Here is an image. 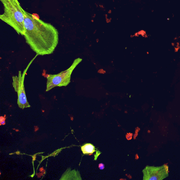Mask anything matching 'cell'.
I'll return each instance as SVG.
<instances>
[{
  "instance_id": "8992f818",
  "label": "cell",
  "mask_w": 180,
  "mask_h": 180,
  "mask_svg": "<svg viewBox=\"0 0 180 180\" xmlns=\"http://www.w3.org/2000/svg\"><path fill=\"white\" fill-rule=\"evenodd\" d=\"M79 172L76 170H67L60 180H82Z\"/></svg>"
},
{
  "instance_id": "277c9868",
  "label": "cell",
  "mask_w": 180,
  "mask_h": 180,
  "mask_svg": "<svg viewBox=\"0 0 180 180\" xmlns=\"http://www.w3.org/2000/svg\"><path fill=\"white\" fill-rule=\"evenodd\" d=\"M38 56V55H37L31 61L26 68L24 70L23 74L22 73L21 71H19L18 76H13L12 77L13 80L12 85L15 91L17 93L18 95L17 104L19 108L22 109H24L25 108L31 107L27 99L26 91L25 90L24 81L27 70H28L29 66Z\"/></svg>"
},
{
  "instance_id": "9c48e42d",
  "label": "cell",
  "mask_w": 180,
  "mask_h": 180,
  "mask_svg": "<svg viewBox=\"0 0 180 180\" xmlns=\"http://www.w3.org/2000/svg\"><path fill=\"white\" fill-rule=\"evenodd\" d=\"M98 167L100 170H103L105 168V166L103 164L101 163L98 165Z\"/></svg>"
},
{
  "instance_id": "3957f363",
  "label": "cell",
  "mask_w": 180,
  "mask_h": 180,
  "mask_svg": "<svg viewBox=\"0 0 180 180\" xmlns=\"http://www.w3.org/2000/svg\"><path fill=\"white\" fill-rule=\"evenodd\" d=\"M82 60L80 58L76 59L70 68L57 74H47L46 92H48L55 87L67 86L71 82V75L73 70Z\"/></svg>"
},
{
  "instance_id": "ba28073f",
  "label": "cell",
  "mask_w": 180,
  "mask_h": 180,
  "mask_svg": "<svg viewBox=\"0 0 180 180\" xmlns=\"http://www.w3.org/2000/svg\"><path fill=\"white\" fill-rule=\"evenodd\" d=\"M5 119H6V118L2 117H1V125H4L6 124V122H5Z\"/></svg>"
},
{
  "instance_id": "6da1fadb",
  "label": "cell",
  "mask_w": 180,
  "mask_h": 180,
  "mask_svg": "<svg viewBox=\"0 0 180 180\" xmlns=\"http://www.w3.org/2000/svg\"><path fill=\"white\" fill-rule=\"evenodd\" d=\"M23 11L25 28L24 36L26 42L37 55L53 54L58 43L57 29L23 9Z\"/></svg>"
},
{
  "instance_id": "7a4b0ae2",
  "label": "cell",
  "mask_w": 180,
  "mask_h": 180,
  "mask_svg": "<svg viewBox=\"0 0 180 180\" xmlns=\"http://www.w3.org/2000/svg\"><path fill=\"white\" fill-rule=\"evenodd\" d=\"M4 6V13L0 19L13 28L18 34L25 33V17L23 9L18 0H1Z\"/></svg>"
},
{
  "instance_id": "5b68a950",
  "label": "cell",
  "mask_w": 180,
  "mask_h": 180,
  "mask_svg": "<svg viewBox=\"0 0 180 180\" xmlns=\"http://www.w3.org/2000/svg\"><path fill=\"white\" fill-rule=\"evenodd\" d=\"M144 180H163L169 176V167L165 164L160 166H146L142 170Z\"/></svg>"
},
{
  "instance_id": "52a82bcc",
  "label": "cell",
  "mask_w": 180,
  "mask_h": 180,
  "mask_svg": "<svg viewBox=\"0 0 180 180\" xmlns=\"http://www.w3.org/2000/svg\"><path fill=\"white\" fill-rule=\"evenodd\" d=\"M81 150L84 154H92L95 151V147L91 144H86L81 146Z\"/></svg>"
}]
</instances>
